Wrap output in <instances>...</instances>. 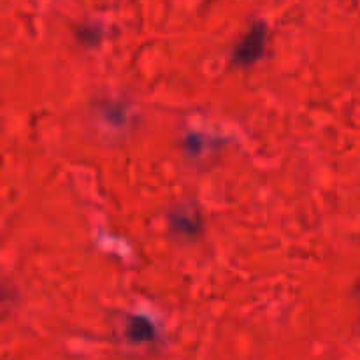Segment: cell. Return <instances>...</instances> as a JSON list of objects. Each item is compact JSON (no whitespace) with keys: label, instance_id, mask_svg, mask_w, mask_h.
Listing matches in <instances>:
<instances>
[{"label":"cell","instance_id":"obj_1","mask_svg":"<svg viewBox=\"0 0 360 360\" xmlns=\"http://www.w3.org/2000/svg\"><path fill=\"white\" fill-rule=\"evenodd\" d=\"M267 28L264 23H255L248 28L232 49V63L236 67H250L259 62L266 51Z\"/></svg>","mask_w":360,"mask_h":360},{"label":"cell","instance_id":"obj_2","mask_svg":"<svg viewBox=\"0 0 360 360\" xmlns=\"http://www.w3.org/2000/svg\"><path fill=\"white\" fill-rule=\"evenodd\" d=\"M202 218L199 211L188 210L186 206H179L169 213V227L176 236L183 239H195L202 232Z\"/></svg>","mask_w":360,"mask_h":360},{"label":"cell","instance_id":"obj_3","mask_svg":"<svg viewBox=\"0 0 360 360\" xmlns=\"http://www.w3.org/2000/svg\"><path fill=\"white\" fill-rule=\"evenodd\" d=\"M155 336V329L146 319L143 316H134L129 322V338L130 340L143 343V341L151 340Z\"/></svg>","mask_w":360,"mask_h":360},{"label":"cell","instance_id":"obj_4","mask_svg":"<svg viewBox=\"0 0 360 360\" xmlns=\"http://www.w3.org/2000/svg\"><path fill=\"white\" fill-rule=\"evenodd\" d=\"M76 37L81 44L95 46L98 41H101V30L95 27H81V28H77Z\"/></svg>","mask_w":360,"mask_h":360}]
</instances>
